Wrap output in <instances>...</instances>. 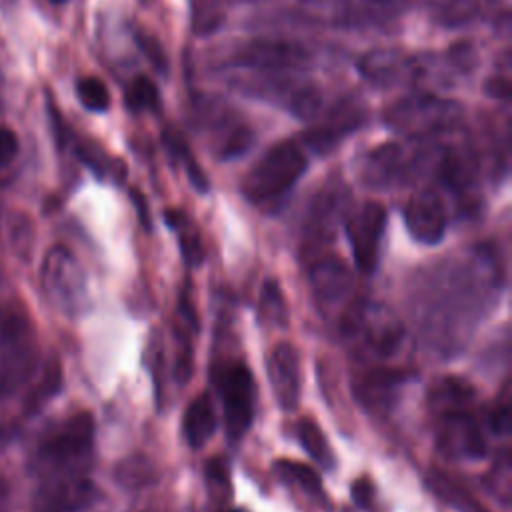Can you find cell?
I'll return each mask as SVG.
<instances>
[{
	"label": "cell",
	"instance_id": "e0dca14e",
	"mask_svg": "<svg viewBox=\"0 0 512 512\" xmlns=\"http://www.w3.org/2000/svg\"><path fill=\"white\" fill-rule=\"evenodd\" d=\"M214 430H216V414H214L212 402L208 394H200L188 404L184 412V420H182L184 438L190 448H202L210 440Z\"/></svg>",
	"mask_w": 512,
	"mask_h": 512
},
{
	"label": "cell",
	"instance_id": "ee69618b",
	"mask_svg": "<svg viewBox=\"0 0 512 512\" xmlns=\"http://www.w3.org/2000/svg\"><path fill=\"white\" fill-rule=\"evenodd\" d=\"M50 2H54V4H60V2H66V0H50Z\"/></svg>",
	"mask_w": 512,
	"mask_h": 512
},
{
	"label": "cell",
	"instance_id": "83f0119b",
	"mask_svg": "<svg viewBox=\"0 0 512 512\" xmlns=\"http://www.w3.org/2000/svg\"><path fill=\"white\" fill-rule=\"evenodd\" d=\"M156 478V470L150 464L148 458L144 456H132L126 458L118 470H116V480L126 486V488H142L148 486L150 482H154Z\"/></svg>",
	"mask_w": 512,
	"mask_h": 512
},
{
	"label": "cell",
	"instance_id": "8992f818",
	"mask_svg": "<svg viewBox=\"0 0 512 512\" xmlns=\"http://www.w3.org/2000/svg\"><path fill=\"white\" fill-rule=\"evenodd\" d=\"M386 226V208L380 202H364L346 222L348 242L352 246L358 270L372 272L378 264L380 240Z\"/></svg>",
	"mask_w": 512,
	"mask_h": 512
},
{
	"label": "cell",
	"instance_id": "7bdbcfd3",
	"mask_svg": "<svg viewBox=\"0 0 512 512\" xmlns=\"http://www.w3.org/2000/svg\"><path fill=\"white\" fill-rule=\"evenodd\" d=\"M372 4H378V6H398L400 2L404 0H370Z\"/></svg>",
	"mask_w": 512,
	"mask_h": 512
},
{
	"label": "cell",
	"instance_id": "44dd1931",
	"mask_svg": "<svg viewBox=\"0 0 512 512\" xmlns=\"http://www.w3.org/2000/svg\"><path fill=\"white\" fill-rule=\"evenodd\" d=\"M166 224L178 232V244L182 258L186 260L188 266H200L204 262V246L202 240L196 232V228L188 222L186 214L182 210H166L164 212Z\"/></svg>",
	"mask_w": 512,
	"mask_h": 512
},
{
	"label": "cell",
	"instance_id": "2e32d148",
	"mask_svg": "<svg viewBox=\"0 0 512 512\" xmlns=\"http://www.w3.org/2000/svg\"><path fill=\"white\" fill-rule=\"evenodd\" d=\"M362 120V112L350 104V102H342L326 120V124L308 134L306 140L310 142V146L316 150V152H326L330 150L346 132L354 130Z\"/></svg>",
	"mask_w": 512,
	"mask_h": 512
},
{
	"label": "cell",
	"instance_id": "30bf717a",
	"mask_svg": "<svg viewBox=\"0 0 512 512\" xmlns=\"http://www.w3.org/2000/svg\"><path fill=\"white\" fill-rule=\"evenodd\" d=\"M100 496L96 484L84 476H66L48 482L36 494L38 512H80Z\"/></svg>",
	"mask_w": 512,
	"mask_h": 512
},
{
	"label": "cell",
	"instance_id": "ac0fdd59",
	"mask_svg": "<svg viewBox=\"0 0 512 512\" xmlns=\"http://www.w3.org/2000/svg\"><path fill=\"white\" fill-rule=\"evenodd\" d=\"M340 208H342V200H340L338 192H324L322 196H318V200L312 206L308 226H306L310 244L316 246V244L330 240L334 222L340 214Z\"/></svg>",
	"mask_w": 512,
	"mask_h": 512
},
{
	"label": "cell",
	"instance_id": "e575fe53",
	"mask_svg": "<svg viewBox=\"0 0 512 512\" xmlns=\"http://www.w3.org/2000/svg\"><path fill=\"white\" fill-rule=\"evenodd\" d=\"M252 132L246 128V126H236V128H232L226 136H224V140H222V144H220V150H218V156L220 158H234V156H238V154H244L248 148H250V144H252Z\"/></svg>",
	"mask_w": 512,
	"mask_h": 512
},
{
	"label": "cell",
	"instance_id": "d4e9b609",
	"mask_svg": "<svg viewBox=\"0 0 512 512\" xmlns=\"http://www.w3.org/2000/svg\"><path fill=\"white\" fill-rule=\"evenodd\" d=\"M274 472L290 484H296L298 488H302L306 494L314 496V498H324V488H322V480L320 476L306 464L296 462V460H286L280 458L274 462Z\"/></svg>",
	"mask_w": 512,
	"mask_h": 512
},
{
	"label": "cell",
	"instance_id": "d590c367",
	"mask_svg": "<svg viewBox=\"0 0 512 512\" xmlns=\"http://www.w3.org/2000/svg\"><path fill=\"white\" fill-rule=\"evenodd\" d=\"M136 44H138L140 52L146 56V60L154 66L156 72H166L168 70V58L164 54V48L152 34L138 32L136 34Z\"/></svg>",
	"mask_w": 512,
	"mask_h": 512
},
{
	"label": "cell",
	"instance_id": "8d00e7d4",
	"mask_svg": "<svg viewBox=\"0 0 512 512\" xmlns=\"http://www.w3.org/2000/svg\"><path fill=\"white\" fill-rule=\"evenodd\" d=\"M350 494H352V500L358 508H362V510H372L374 508L376 490H374V484L366 476H360L352 482Z\"/></svg>",
	"mask_w": 512,
	"mask_h": 512
},
{
	"label": "cell",
	"instance_id": "f35d334b",
	"mask_svg": "<svg viewBox=\"0 0 512 512\" xmlns=\"http://www.w3.org/2000/svg\"><path fill=\"white\" fill-rule=\"evenodd\" d=\"M18 152V138L8 126H0V164L10 162Z\"/></svg>",
	"mask_w": 512,
	"mask_h": 512
},
{
	"label": "cell",
	"instance_id": "3957f363",
	"mask_svg": "<svg viewBox=\"0 0 512 512\" xmlns=\"http://www.w3.org/2000/svg\"><path fill=\"white\" fill-rule=\"evenodd\" d=\"M344 332L358 354L380 360L396 354L404 338L398 318L376 304H364L348 314L344 320Z\"/></svg>",
	"mask_w": 512,
	"mask_h": 512
},
{
	"label": "cell",
	"instance_id": "8fae6325",
	"mask_svg": "<svg viewBox=\"0 0 512 512\" xmlns=\"http://www.w3.org/2000/svg\"><path fill=\"white\" fill-rule=\"evenodd\" d=\"M268 380L278 404L284 410H294L300 402V354L290 342H280L272 348L266 360Z\"/></svg>",
	"mask_w": 512,
	"mask_h": 512
},
{
	"label": "cell",
	"instance_id": "484cf974",
	"mask_svg": "<svg viewBox=\"0 0 512 512\" xmlns=\"http://www.w3.org/2000/svg\"><path fill=\"white\" fill-rule=\"evenodd\" d=\"M474 160L462 152V150H448L442 158V166H440V174H442V180L454 188V190H466L472 180H474Z\"/></svg>",
	"mask_w": 512,
	"mask_h": 512
},
{
	"label": "cell",
	"instance_id": "4fadbf2b",
	"mask_svg": "<svg viewBox=\"0 0 512 512\" xmlns=\"http://www.w3.org/2000/svg\"><path fill=\"white\" fill-rule=\"evenodd\" d=\"M310 288L324 306H336L352 292V270L334 254L320 256L308 270Z\"/></svg>",
	"mask_w": 512,
	"mask_h": 512
},
{
	"label": "cell",
	"instance_id": "ffe728a7",
	"mask_svg": "<svg viewBox=\"0 0 512 512\" xmlns=\"http://www.w3.org/2000/svg\"><path fill=\"white\" fill-rule=\"evenodd\" d=\"M474 398V388L460 378H444L430 390V406L436 414L464 410Z\"/></svg>",
	"mask_w": 512,
	"mask_h": 512
},
{
	"label": "cell",
	"instance_id": "5b68a950",
	"mask_svg": "<svg viewBox=\"0 0 512 512\" xmlns=\"http://www.w3.org/2000/svg\"><path fill=\"white\" fill-rule=\"evenodd\" d=\"M214 384L224 406L226 432L232 440H238L248 432L254 420L256 386L252 372L242 362L222 364L214 372Z\"/></svg>",
	"mask_w": 512,
	"mask_h": 512
},
{
	"label": "cell",
	"instance_id": "4dcf8cb0",
	"mask_svg": "<svg viewBox=\"0 0 512 512\" xmlns=\"http://www.w3.org/2000/svg\"><path fill=\"white\" fill-rule=\"evenodd\" d=\"M126 104L132 108V110H154L158 108V88L156 84L140 74L136 76L128 90H126Z\"/></svg>",
	"mask_w": 512,
	"mask_h": 512
},
{
	"label": "cell",
	"instance_id": "7402d4cb",
	"mask_svg": "<svg viewBox=\"0 0 512 512\" xmlns=\"http://www.w3.org/2000/svg\"><path fill=\"white\" fill-rule=\"evenodd\" d=\"M428 486L442 502L458 512H488L466 488L440 472H432L428 476Z\"/></svg>",
	"mask_w": 512,
	"mask_h": 512
},
{
	"label": "cell",
	"instance_id": "603a6c76",
	"mask_svg": "<svg viewBox=\"0 0 512 512\" xmlns=\"http://www.w3.org/2000/svg\"><path fill=\"white\" fill-rule=\"evenodd\" d=\"M296 436L300 440V446L308 452V456L324 470H332L336 460L332 454V448L324 436V432L318 428V424L312 418H302L296 424Z\"/></svg>",
	"mask_w": 512,
	"mask_h": 512
},
{
	"label": "cell",
	"instance_id": "6da1fadb",
	"mask_svg": "<svg viewBox=\"0 0 512 512\" xmlns=\"http://www.w3.org/2000/svg\"><path fill=\"white\" fill-rule=\"evenodd\" d=\"M306 170V156L294 142H280L270 148L244 176L242 192L252 204L280 200Z\"/></svg>",
	"mask_w": 512,
	"mask_h": 512
},
{
	"label": "cell",
	"instance_id": "d6986e66",
	"mask_svg": "<svg viewBox=\"0 0 512 512\" xmlns=\"http://www.w3.org/2000/svg\"><path fill=\"white\" fill-rule=\"evenodd\" d=\"M402 166V150L396 144H384L372 150L366 158L364 180L370 186H386L390 184Z\"/></svg>",
	"mask_w": 512,
	"mask_h": 512
},
{
	"label": "cell",
	"instance_id": "836d02e7",
	"mask_svg": "<svg viewBox=\"0 0 512 512\" xmlns=\"http://www.w3.org/2000/svg\"><path fill=\"white\" fill-rule=\"evenodd\" d=\"M204 476H206V484L210 488V494L214 498H230L232 494V486H230V474H228V466L222 458H212L206 462L204 466Z\"/></svg>",
	"mask_w": 512,
	"mask_h": 512
},
{
	"label": "cell",
	"instance_id": "f1b7e54d",
	"mask_svg": "<svg viewBox=\"0 0 512 512\" xmlns=\"http://www.w3.org/2000/svg\"><path fill=\"white\" fill-rule=\"evenodd\" d=\"M60 380H62V372H60V364L58 360H52L46 364L44 372H42V378L40 382L32 388L28 400H26V406L28 410H38L46 400H50L58 388H60Z\"/></svg>",
	"mask_w": 512,
	"mask_h": 512
},
{
	"label": "cell",
	"instance_id": "52a82bcc",
	"mask_svg": "<svg viewBox=\"0 0 512 512\" xmlns=\"http://www.w3.org/2000/svg\"><path fill=\"white\" fill-rule=\"evenodd\" d=\"M94 420L88 412L70 416L40 446V456L56 466H68L82 460L92 450Z\"/></svg>",
	"mask_w": 512,
	"mask_h": 512
},
{
	"label": "cell",
	"instance_id": "9a60e30c",
	"mask_svg": "<svg viewBox=\"0 0 512 512\" xmlns=\"http://www.w3.org/2000/svg\"><path fill=\"white\" fill-rule=\"evenodd\" d=\"M406 62L398 50L392 48H376L362 56L358 68L366 80L378 86H390L400 80L406 70Z\"/></svg>",
	"mask_w": 512,
	"mask_h": 512
},
{
	"label": "cell",
	"instance_id": "74e56055",
	"mask_svg": "<svg viewBox=\"0 0 512 512\" xmlns=\"http://www.w3.org/2000/svg\"><path fill=\"white\" fill-rule=\"evenodd\" d=\"M450 62L460 70H470L476 62V52H474L472 44H468V42L454 44L450 48Z\"/></svg>",
	"mask_w": 512,
	"mask_h": 512
},
{
	"label": "cell",
	"instance_id": "1f68e13d",
	"mask_svg": "<svg viewBox=\"0 0 512 512\" xmlns=\"http://www.w3.org/2000/svg\"><path fill=\"white\" fill-rule=\"evenodd\" d=\"M166 144H168V148L172 150V154H174L178 160L184 162L192 186H194L198 192H206V190L210 188L208 178L204 176V172H202V168L198 166V162L194 160V156L188 152L186 142H184L178 134H174V136H166Z\"/></svg>",
	"mask_w": 512,
	"mask_h": 512
},
{
	"label": "cell",
	"instance_id": "f6af8a7d",
	"mask_svg": "<svg viewBox=\"0 0 512 512\" xmlns=\"http://www.w3.org/2000/svg\"><path fill=\"white\" fill-rule=\"evenodd\" d=\"M230 512H246V510H230Z\"/></svg>",
	"mask_w": 512,
	"mask_h": 512
},
{
	"label": "cell",
	"instance_id": "7a4b0ae2",
	"mask_svg": "<svg viewBox=\"0 0 512 512\" xmlns=\"http://www.w3.org/2000/svg\"><path fill=\"white\" fill-rule=\"evenodd\" d=\"M386 124L406 136H428L450 130L462 120V106L448 98L416 94L394 102L386 114Z\"/></svg>",
	"mask_w": 512,
	"mask_h": 512
},
{
	"label": "cell",
	"instance_id": "7c38bea8",
	"mask_svg": "<svg viewBox=\"0 0 512 512\" xmlns=\"http://www.w3.org/2000/svg\"><path fill=\"white\" fill-rule=\"evenodd\" d=\"M308 60V52L294 42L274 40V38H258L244 44L236 62L240 66L258 68V70H288L302 66Z\"/></svg>",
	"mask_w": 512,
	"mask_h": 512
},
{
	"label": "cell",
	"instance_id": "60d3db41",
	"mask_svg": "<svg viewBox=\"0 0 512 512\" xmlns=\"http://www.w3.org/2000/svg\"><path fill=\"white\" fill-rule=\"evenodd\" d=\"M130 196H132V202H134V206H136V212H138L140 224H142L146 230H150V228H152V220H150V210H148V202H146V198H144L138 190H132V192H130Z\"/></svg>",
	"mask_w": 512,
	"mask_h": 512
},
{
	"label": "cell",
	"instance_id": "cb8c5ba5",
	"mask_svg": "<svg viewBox=\"0 0 512 512\" xmlns=\"http://www.w3.org/2000/svg\"><path fill=\"white\" fill-rule=\"evenodd\" d=\"M258 318L262 324L276 328H284L288 324V304L276 280H266L260 290Z\"/></svg>",
	"mask_w": 512,
	"mask_h": 512
},
{
	"label": "cell",
	"instance_id": "b9f144b4",
	"mask_svg": "<svg viewBox=\"0 0 512 512\" xmlns=\"http://www.w3.org/2000/svg\"><path fill=\"white\" fill-rule=\"evenodd\" d=\"M10 438H12L10 428H8V426H4V424H0V448H2L4 444H8V442H10Z\"/></svg>",
	"mask_w": 512,
	"mask_h": 512
},
{
	"label": "cell",
	"instance_id": "277c9868",
	"mask_svg": "<svg viewBox=\"0 0 512 512\" xmlns=\"http://www.w3.org/2000/svg\"><path fill=\"white\" fill-rule=\"evenodd\" d=\"M40 282L46 296L58 310L66 314L82 310L88 296L86 276L68 248L52 246L46 252L40 268Z\"/></svg>",
	"mask_w": 512,
	"mask_h": 512
},
{
	"label": "cell",
	"instance_id": "ab89813d",
	"mask_svg": "<svg viewBox=\"0 0 512 512\" xmlns=\"http://www.w3.org/2000/svg\"><path fill=\"white\" fill-rule=\"evenodd\" d=\"M486 92L492 98L506 100L510 96V82H508V78H504V76H490L488 82H486Z\"/></svg>",
	"mask_w": 512,
	"mask_h": 512
},
{
	"label": "cell",
	"instance_id": "5bb4252c",
	"mask_svg": "<svg viewBox=\"0 0 512 512\" xmlns=\"http://www.w3.org/2000/svg\"><path fill=\"white\" fill-rule=\"evenodd\" d=\"M406 380L404 372L394 368H374L356 380L354 392L358 400L372 410L390 408L396 400V390Z\"/></svg>",
	"mask_w": 512,
	"mask_h": 512
},
{
	"label": "cell",
	"instance_id": "d6a6232c",
	"mask_svg": "<svg viewBox=\"0 0 512 512\" xmlns=\"http://www.w3.org/2000/svg\"><path fill=\"white\" fill-rule=\"evenodd\" d=\"M320 106H322V94L316 86H304L296 90L294 96L290 98V110L302 122L314 120L320 112Z\"/></svg>",
	"mask_w": 512,
	"mask_h": 512
},
{
	"label": "cell",
	"instance_id": "f546056e",
	"mask_svg": "<svg viewBox=\"0 0 512 512\" xmlns=\"http://www.w3.org/2000/svg\"><path fill=\"white\" fill-rule=\"evenodd\" d=\"M76 94H78L80 102L84 104V108H88L92 112H102V110H106L110 106L108 88L96 76L80 78L78 84H76Z\"/></svg>",
	"mask_w": 512,
	"mask_h": 512
},
{
	"label": "cell",
	"instance_id": "ba28073f",
	"mask_svg": "<svg viewBox=\"0 0 512 512\" xmlns=\"http://www.w3.org/2000/svg\"><path fill=\"white\" fill-rule=\"evenodd\" d=\"M438 448L452 458H482L486 454V440L480 424L468 408L438 414Z\"/></svg>",
	"mask_w": 512,
	"mask_h": 512
},
{
	"label": "cell",
	"instance_id": "bcb514c9",
	"mask_svg": "<svg viewBox=\"0 0 512 512\" xmlns=\"http://www.w3.org/2000/svg\"><path fill=\"white\" fill-rule=\"evenodd\" d=\"M486 2H496V0H486Z\"/></svg>",
	"mask_w": 512,
	"mask_h": 512
},
{
	"label": "cell",
	"instance_id": "4316f807",
	"mask_svg": "<svg viewBox=\"0 0 512 512\" xmlns=\"http://www.w3.org/2000/svg\"><path fill=\"white\" fill-rule=\"evenodd\" d=\"M480 12L478 0H440L436 6V20L442 26L458 28L470 24Z\"/></svg>",
	"mask_w": 512,
	"mask_h": 512
},
{
	"label": "cell",
	"instance_id": "9c48e42d",
	"mask_svg": "<svg viewBox=\"0 0 512 512\" xmlns=\"http://www.w3.org/2000/svg\"><path fill=\"white\" fill-rule=\"evenodd\" d=\"M404 222L414 240L432 246L444 238L448 216L440 196L432 190H422L404 206Z\"/></svg>",
	"mask_w": 512,
	"mask_h": 512
}]
</instances>
